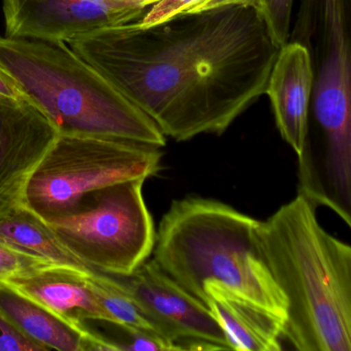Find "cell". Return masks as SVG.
Here are the masks:
<instances>
[{"mask_svg":"<svg viewBox=\"0 0 351 351\" xmlns=\"http://www.w3.org/2000/svg\"><path fill=\"white\" fill-rule=\"evenodd\" d=\"M0 311L25 335L49 350H109L90 324L88 331L76 329L6 286L0 288Z\"/></svg>","mask_w":351,"mask_h":351,"instance_id":"cell-14","label":"cell"},{"mask_svg":"<svg viewBox=\"0 0 351 351\" xmlns=\"http://www.w3.org/2000/svg\"><path fill=\"white\" fill-rule=\"evenodd\" d=\"M294 0H262L261 12L278 47L290 38L291 16Z\"/></svg>","mask_w":351,"mask_h":351,"instance_id":"cell-18","label":"cell"},{"mask_svg":"<svg viewBox=\"0 0 351 351\" xmlns=\"http://www.w3.org/2000/svg\"><path fill=\"white\" fill-rule=\"evenodd\" d=\"M0 247L35 258L53 267L86 275L97 273L74 256L49 223L26 203L0 214Z\"/></svg>","mask_w":351,"mask_h":351,"instance_id":"cell-15","label":"cell"},{"mask_svg":"<svg viewBox=\"0 0 351 351\" xmlns=\"http://www.w3.org/2000/svg\"><path fill=\"white\" fill-rule=\"evenodd\" d=\"M0 66L59 134L166 146L156 124L65 41L0 36Z\"/></svg>","mask_w":351,"mask_h":351,"instance_id":"cell-4","label":"cell"},{"mask_svg":"<svg viewBox=\"0 0 351 351\" xmlns=\"http://www.w3.org/2000/svg\"><path fill=\"white\" fill-rule=\"evenodd\" d=\"M158 333L186 350H230L220 324L204 303L166 273L156 260L146 261L131 275L119 278Z\"/></svg>","mask_w":351,"mask_h":351,"instance_id":"cell-8","label":"cell"},{"mask_svg":"<svg viewBox=\"0 0 351 351\" xmlns=\"http://www.w3.org/2000/svg\"><path fill=\"white\" fill-rule=\"evenodd\" d=\"M313 82L315 72L308 47L289 41L280 47L265 94L271 102L280 135L297 156L302 152L306 137Z\"/></svg>","mask_w":351,"mask_h":351,"instance_id":"cell-11","label":"cell"},{"mask_svg":"<svg viewBox=\"0 0 351 351\" xmlns=\"http://www.w3.org/2000/svg\"><path fill=\"white\" fill-rule=\"evenodd\" d=\"M146 179L119 181L86 195L71 214L47 220L65 247L94 271L131 275L156 247Z\"/></svg>","mask_w":351,"mask_h":351,"instance_id":"cell-6","label":"cell"},{"mask_svg":"<svg viewBox=\"0 0 351 351\" xmlns=\"http://www.w3.org/2000/svg\"><path fill=\"white\" fill-rule=\"evenodd\" d=\"M90 280L110 321L162 336L119 278L97 272Z\"/></svg>","mask_w":351,"mask_h":351,"instance_id":"cell-16","label":"cell"},{"mask_svg":"<svg viewBox=\"0 0 351 351\" xmlns=\"http://www.w3.org/2000/svg\"><path fill=\"white\" fill-rule=\"evenodd\" d=\"M162 158L156 146L59 134L31 177L26 204L45 220L71 214L97 190L154 177Z\"/></svg>","mask_w":351,"mask_h":351,"instance_id":"cell-5","label":"cell"},{"mask_svg":"<svg viewBox=\"0 0 351 351\" xmlns=\"http://www.w3.org/2000/svg\"><path fill=\"white\" fill-rule=\"evenodd\" d=\"M53 267L40 260L0 247V288L10 278L25 275L37 270Z\"/></svg>","mask_w":351,"mask_h":351,"instance_id":"cell-19","label":"cell"},{"mask_svg":"<svg viewBox=\"0 0 351 351\" xmlns=\"http://www.w3.org/2000/svg\"><path fill=\"white\" fill-rule=\"evenodd\" d=\"M296 27L313 31L319 55L305 144L329 162L351 166V43L346 2L302 0Z\"/></svg>","mask_w":351,"mask_h":351,"instance_id":"cell-7","label":"cell"},{"mask_svg":"<svg viewBox=\"0 0 351 351\" xmlns=\"http://www.w3.org/2000/svg\"><path fill=\"white\" fill-rule=\"evenodd\" d=\"M90 276L66 268L47 267L10 278L4 286L72 327L88 331V321H110L93 288Z\"/></svg>","mask_w":351,"mask_h":351,"instance_id":"cell-12","label":"cell"},{"mask_svg":"<svg viewBox=\"0 0 351 351\" xmlns=\"http://www.w3.org/2000/svg\"><path fill=\"white\" fill-rule=\"evenodd\" d=\"M259 224L217 200H178L160 223L154 260L202 303L206 286L220 284L286 321V298L260 251Z\"/></svg>","mask_w":351,"mask_h":351,"instance_id":"cell-3","label":"cell"},{"mask_svg":"<svg viewBox=\"0 0 351 351\" xmlns=\"http://www.w3.org/2000/svg\"><path fill=\"white\" fill-rule=\"evenodd\" d=\"M6 36L67 41L138 22L158 0H2Z\"/></svg>","mask_w":351,"mask_h":351,"instance_id":"cell-9","label":"cell"},{"mask_svg":"<svg viewBox=\"0 0 351 351\" xmlns=\"http://www.w3.org/2000/svg\"><path fill=\"white\" fill-rule=\"evenodd\" d=\"M0 97L14 99V100L28 99L22 89L16 84V80L1 66H0Z\"/></svg>","mask_w":351,"mask_h":351,"instance_id":"cell-21","label":"cell"},{"mask_svg":"<svg viewBox=\"0 0 351 351\" xmlns=\"http://www.w3.org/2000/svg\"><path fill=\"white\" fill-rule=\"evenodd\" d=\"M67 43L177 141L226 131L265 94L280 49L262 12L245 4L128 23Z\"/></svg>","mask_w":351,"mask_h":351,"instance_id":"cell-1","label":"cell"},{"mask_svg":"<svg viewBox=\"0 0 351 351\" xmlns=\"http://www.w3.org/2000/svg\"><path fill=\"white\" fill-rule=\"evenodd\" d=\"M299 194L267 220L258 240L287 301L282 339L300 351H351V245L317 220Z\"/></svg>","mask_w":351,"mask_h":351,"instance_id":"cell-2","label":"cell"},{"mask_svg":"<svg viewBox=\"0 0 351 351\" xmlns=\"http://www.w3.org/2000/svg\"><path fill=\"white\" fill-rule=\"evenodd\" d=\"M57 131L29 99L0 97V214L26 203V190Z\"/></svg>","mask_w":351,"mask_h":351,"instance_id":"cell-10","label":"cell"},{"mask_svg":"<svg viewBox=\"0 0 351 351\" xmlns=\"http://www.w3.org/2000/svg\"><path fill=\"white\" fill-rule=\"evenodd\" d=\"M204 304L220 324L231 350L280 351L285 321L217 284L204 291Z\"/></svg>","mask_w":351,"mask_h":351,"instance_id":"cell-13","label":"cell"},{"mask_svg":"<svg viewBox=\"0 0 351 351\" xmlns=\"http://www.w3.org/2000/svg\"><path fill=\"white\" fill-rule=\"evenodd\" d=\"M0 351H49L30 339L0 311Z\"/></svg>","mask_w":351,"mask_h":351,"instance_id":"cell-20","label":"cell"},{"mask_svg":"<svg viewBox=\"0 0 351 351\" xmlns=\"http://www.w3.org/2000/svg\"><path fill=\"white\" fill-rule=\"evenodd\" d=\"M104 331L96 330L113 350L170 351L180 350L176 344L158 334L128 327L112 321H99Z\"/></svg>","mask_w":351,"mask_h":351,"instance_id":"cell-17","label":"cell"}]
</instances>
